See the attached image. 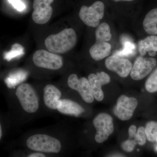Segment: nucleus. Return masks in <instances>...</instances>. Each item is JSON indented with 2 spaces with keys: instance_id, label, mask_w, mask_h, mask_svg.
<instances>
[{
  "instance_id": "nucleus-27",
  "label": "nucleus",
  "mask_w": 157,
  "mask_h": 157,
  "mask_svg": "<svg viewBox=\"0 0 157 157\" xmlns=\"http://www.w3.org/2000/svg\"><path fill=\"white\" fill-rule=\"evenodd\" d=\"M136 130L137 128L134 125H132L129 128V139H135L136 135Z\"/></svg>"
},
{
  "instance_id": "nucleus-7",
  "label": "nucleus",
  "mask_w": 157,
  "mask_h": 157,
  "mask_svg": "<svg viewBox=\"0 0 157 157\" xmlns=\"http://www.w3.org/2000/svg\"><path fill=\"white\" fill-rule=\"evenodd\" d=\"M97 133L95 140L98 143H102L108 139L114 131L112 117L107 113H100L93 121Z\"/></svg>"
},
{
  "instance_id": "nucleus-22",
  "label": "nucleus",
  "mask_w": 157,
  "mask_h": 157,
  "mask_svg": "<svg viewBox=\"0 0 157 157\" xmlns=\"http://www.w3.org/2000/svg\"><path fill=\"white\" fill-rule=\"evenodd\" d=\"M23 53V48L21 45L15 43L12 46L11 50L5 54L4 58L8 61H10L15 57L18 56Z\"/></svg>"
},
{
  "instance_id": "nucleus-12",
  "label": "nucleus",
  "mask_w": 157,
  "mask_h": 157,
  "mask_svg": "<svg viewBox=\"0 0 157 157\" xmlns=\"http://www.w3.org/2000/svg\"><path fill=\"white\" fill-rule=\"evenodd\" d=\"M105 66L108 70L123 78L128 76L132 68V63L128 59L114 55L106 59Z\"/></svg>"
},
{
  "instance_id": "nucleus-14",
  "label": "nucleus",
  "mask_w": 157,
  "mask_h": 157,
  "mask_svg": "<svg viewBox=\"0 0 157 157\" xmlns=\"http://www.w3.org/2000/svg\"><path fill=\"white\" fill-rule=\"evenodd\" d=\"M85 111L81 105L73 100L64 98L60 99L58 104L56 112L64 115L79 117Z\"/></svg>"
},
{
  "instance_id": "nucleus-5",
  "label": "nucleus",
  "mask_w": 157,
  "mask_h": 157,
  "mask_svg": "<svg viewBox=\"0 0 157 157\" xmlns=\"http://www.w3.org/2000/svg\"><path fill=\"white\" fill-rule=\"evenodd\" d=\"M38 89L41 97L42 109L49 112L56 111L59 101L63 95L61 89L52 83H48Z\"/></svg>"
},
{
  "instance_id": "nucleus-13",
  "label": "nucleus",
  "mask_w": 157,
  "mask_h": 157,
  "mask_svg": "<svg viewBox=\"0 0 157 157\" xmlns=\"http://www.w3.org/2000/svg\"><path fill=\"white\" fill-rule=\"evenodd\" d=\"M88 79L89 82L91 89L94 98L97 101H101L104 98V94L101 87L110 82V77L105 72H101L97 74L91 73L89 75Z\"/></svg>"
},
{
  "instance_id": "nucleus-23",
  "label": "nucleus",
  "mask_w": 157,
  "mask_h": 157,
  "mask_svg": "<svg viewBox=\"0 0 157 157\" xmlns=\"http://www.w3.org/2000/svg\"><path fill=\"white\" fill-rule=\"evenodd\" d=\"M147 136L145 133V128L140 127L136 133L135 140L140 145H144L146 143Z\"/></svg>"
},
{
  "instance_id": "nucleus-4",
  "label": "nucleus",
  "mask_w": 157,
  "mask_h": 157,
  "mask_svg": "<svg viewBox=\"0 0 157 157\" xmlns=\"http://www.w3.org/2000/svg\"><path fill=\"white\" fill-rule=\"evenodd\" d=\"M33 62L37 67L51 71L59 70L64 65L61 56L45 50L36 51L33 55Z\"/></svg>"
},
{
  "instance_id": "nucleus-1",
  "label": "nucleus",
  "mask_w": 157,
  "mask_h": 157,
  "mask_svg": "<svg viewBox=\"0 0 157 157\" xmlns=\"http://www.w3.org/2000/svg\"><path fill=\"white\" fill-rule=\"evenodd\" d=\"M26 150L39 152L49 155H59L63 149L59 127L29 132L23 137Z\"/></svg>"
},
{
  "instance_id": "nucleus-3",
  "label": "nucleus",
  "mask_w": 157,
  "mask_h": 157,
  "mask_svg": "<svg viewBox=\"0 0 157 157\" xmlns=\"http://www.w3.org/2000/svg\"><path fill=\"white\" fill-rule=\"evenodd\" d=\"M77 38L73 29H65L58 33L48 36L45 40V45L48 51L63 54L70 51L76 45Z\"/></svg>"
},
{
  "instance_id": "nucleus-25",
  "label": "nucleus",
  "mask_w": 157,
  "mask_h": 157,
  "mask_svg": "<svg viewBox=\"0 0 157 157\" xmlns=\"http://www.w3.org/2000/svg\"><path fill=\"white\" fill-rule=\"evenodd\" d=\"M8 1L17 11H22L25 9V5L21 0H8Z\"/></svg>"
},
{
  "instance_id": "nucleus-17",
  "label": "nucleus",
  "mask_w": 157,
  "mask_h": 157,
  "mask_svg": "<svg viewBox=\"0 0 157 157\" xmlns=\"http://www.w3.org/2000/svg\"><path fill=\"white\" fill-rule=\"evenodd\" d=\"M143 27L147 33L157 35V8L149 11L144 20Z\"/></svg>"
},
{
  "instance_id": "nucleus-24",
  "label": "nucleus",
  "mask_w": 157,
  "mask_h": 157,
  "mask_svg": "<svg viewBox=\"0 0 157 157\" xmlns=\"http://www.w3.org/2000/svg\"><path fill=\"white\" fill-rule=\"evenodd\" d=\"M137 144L135 139H128L123 143L122 147L124 150L127 152H132L134 150Z\"/></svg>"
},
{
  "instance_id": "nucleus-19",
  "label": "nucleus",
  "mask_w": 157,
  "mask_h": 157,
  "mask_svg": "<svg viewBox=\"0 0 157 157\" xmlns=\"http://www.w3.org/2000/svg\"><path fill=\"white\" fill-rule=\"evenodd\" d=\"M122 43L123 45L122 49L116 52L113 55L121 58L133 56L135 54L136 50L135 44L127 39H122Z\"/></svg>"
},
{
  "instance_id": "nucleus-26",
  "label": "nucleus",
  "mask_w": 157,
  "mask_h": 157,
  "mask_svg": "<svg viewBox=\"0 0 157 157\" xmlns=\"http://www.w3.org/2000/svg\"><path fill=\"white\" fill-rule=\"evenodd\" d=\"M28 151L29 152H26L25 154H23L24 156L27 157H48V155L39 152Z\"/></svg>"
},
{
  "instance_id": "nucleus-28",
  "label": "nucleus",
  "mask_w": 157,
  "mask_h": 157,
  "mask_svg": "<svg viewBox=\"0 0 157 157\" xmlns=\"http://www.w3.org/2000/svg\"><path fill=\"white\" fill-rule=\"evenodd\" d=\"M2 125L0 124V140L2 138Z\"/></svg>"
},
{
  "instance_id": "nucleus-10",
  "label": "nucleus",
  "mask_w": 157,
  "mask_h": 157,
  "mask_svg": "<svg viewBox=\"0 0 157 157\" xmlns=\"http://www.w3.org/2000/svg\"><path fill=\"white\" fill-rule=\"evenodd\" d=\"M137 104L138 102L136 98H128L124 95L121 96L118 99L113 113L121 120H128L133 116Z\"/></svg>"
},
{
  "instance_id": "nucleus-8",
  "label": "nucleus",
  "mask_w": 157,
  "mask_h": 157,
  "mask_svg": "<svg viewBox=\"0 0 157 157\" xmlns=\"http://www.w3.org/2000/svg\"><path fill=\"white\" fill-rule=\"evenodd\" d=\"M67 83L70 89L78 93L84 102L88 104L93 103L94 98L88 78L84 77L79 78L76 74L73 73L68 77Z\"/></svg>"
},
{
  "instance_id": "nucleus-16",
  "label": "nucleus",
  "mask_w": 157,
  "mask_h": 157,
  "mask_svg": "<svg viewBox=\"0 0 157 157\" xmlns=\"http://www.w3.org/2000/svg\"><path fill=\"white\" fill-rule=\"evenodd\" d=\"M111 46L107 42H96L90 49L91 56L96 61H100L109 56L111 52Z\"/></svg>"
},
{
  "instance_id": "nucleus-31",
  "label": "nucleus",
  "mask_w": 157,
  "mask_h": 157,
  "mask_svg": "<svg viewBox=\"0 0 157 157\" xmlns=\"http://www.w3.org/2000/svg\"></svg>"
},
{
  "instance_id": "nucleus-9",
  "label": "nucleus",
  "mask_w": 157,
  "mask_h": 157,
  "mask_svg": "<svg viewBox=\"0 0 157 157\" xmlns=\"http://www.w3.org/2000/svg\"><path fill=\"white\" fill-rule=\"evenodd\" d=\"M54 0H34V11L32 18L38 24H45L49 21L52 16L53 9L51 4Z\"/></svg>"
},
{
  "instance_id": "nucleus-30",
  "label": "nucleus",
  "mask_w": 157,
  "mask_h": 157,
  "mask_svg": "<svg viewBox=\"0 0 157 157\" xmlns=\"http://www.w3.org/2000/svg\"><path fill=\"white\" fill-rule=\"evenodd\" d=\"M155 141H156V142H157V135L156 136V137Z\"/></svg>"
},
{
  "instance_id": "nucleus-29",
  "label": "nucleus",
  "mask_w": 157,
  "mask_h": 157,
  "mask_svg": "<svg viewBox=\"0 0 157 157\" xmlns=\"http://www.w3.org/2000/svg\"><path fill=\"white\" fill-rule=\"evenodd\" d=\"M114 2H118L122 1V2H132V1H134V0H113Z\"/></svg>"
},
{
  "instance_id": "nucleus-6",
  "label": "nucleus",
  "mask_w": 157,
  "mask_h": 157,
  "mask_svg": "<svg viewBox=\"0 0 157 157\" xmlns=\"http://www.w3.org/2000/svg\"><path fill=\"white\" fill-rule=\"evenodd\" d=\"M104 3L97 1L90 7L83 6L79 12V17L86 25L95 28L100 24V20L104 16Z\"/></svg>"
},
{
  "instance_id": "nucleus-11",
  "label": "nucleus",
  "mask_w": 157,
  "mask_h": 157,
  "mask_svg": "<svg viewBox=\"0 0 157 157\" xmlns=\"http://www.w3.org/2000/svg\"><path fill=\"white\" fill-rule=\"evenodd\" d=\"M156 64V60L153 58H144L139 57L136 59L132 67L131 77L135 80L143 79L151 72Z\"/></svg>"
},
{
  "instance_id": "nucleus-2",
  "label": "nucleus",
  "mask_w": 157,
  "mask_h": 157,
  "mask_svg": "<svg viewBox=\"0 0 157 157\" xmlns=\"http://www.w3.org/2000/svg\"><path fill=\"white\" fill-rule=\"evenodd\" d=\"M14 88L23 123L28 121L43 109L39 89L26 82H21Z\"/></svg>"
},
{
  "instance_id": "nucleus-21",
  "label": "nucleus",
  "mask_w": 157,
  "mask_h": 157,
  "mask_svg": "<svg viewBox=\"0 0 157 157\" xmlns=\"http://www.w3.org/2000/svg\"><path fill=\"white\" fill-rule=\"evenodd\" d=\"M145 88L150 93L157 91V68L147 80Z\"/></svg>"
},
{
  "instance_id": "nucleus-18",
  "label": "nucleus",
  "mask_w": 157,
  "mask_h": 157,
  "mask_svg": "<svg viewBox=\"0 0 157 157\" xmlns=\"http://www.w3.org/2000/svg\"><path fill=\"white\" fill-rule=\"evenodd\" d=\"M96 42H107L111 39L110 29L107 23L98 25L95 32Z\"/></svg>"
},
{
  "instance_id": "nucleus-15",
  "label": "nucleus",
  "mask_w": 157,
  "mask_h": 157,
  "mask_svg": "<svg viewBox=\"0 0 157 157\" xmlns=\"http://www.w3.org/2000/svg\"><path fill=\"white\" fill-rule=\"evenodd\" d=\"M138 50L140 55H145L148 52L150 56H154L157 52V36L152 35L138 42Z\"/></svg>"
},
{
  "instance_id": "nucleus-20",
  "label": "nucleus",
  "mask_w": 157,
  "mask_h": 157,
  "mask_svg": "<svg viewBox=\"0 0 157 157\" xmlns=\"http://www.w3.org/2000/svg\"><path fill=\"white\" fill-rule=\"evenodd\" d=\"M145 131L147 140L151 142L155 141L157 135V122H149L147 124Z\"/></svg>"
}]
</instances>
